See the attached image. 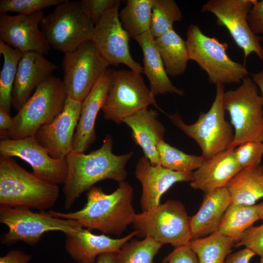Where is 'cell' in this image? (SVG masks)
<instances>
[{
  "instance_id": "1",
  "label": "cell",
  "mask_w": 263,
  "mask_h": 263,
  "mask_svg": "<svg viewBox=\"0 0 263 263\" xmlns=\"http://www.w3.org/2000/svg\"><path fill=\"white\" fill-rule=\"evenodd\" d=\"M113 138L107 134L101 147L88 154L72 150L66 156L67 173L63 185L64 206L71 208L84 192L97 182L112 179L118 183L125 181L126 165L133 155L129 153L115 155L112 151Z\"/></svg>"
},
{
  "instance_id": "21",
  "label": "cell",
  "mask_w": 263,
  "mask_h": 263,
  "mask_svg": "<svg viewBox=\"0 0 263 263\" xmlns=\"http://www.w3.org/2000/svg\"><path fill=\"white\" fill-rule=\"evenodd\" d=\"M137 233L134 230L122 238L114 239L105 234H94L82 227L77 232L65 234V247L77 263H95L101 254L117 253L123 245L136 236Z\"/></svg>"
},
{
  "instance_id": "7",
  "label": "cell",
  "mask_w": 263,
  "mask_h": 263,
  "mask_svg": "<svg viewBox=\"0 0 263 263\" xmlns=\"http://www.w3.org/2000/svg\"><path fill=\"white\" fill-rule=\"evenodd\" d=\"M223 106L234 129V139L228 149H235L248 142H262L263 101L258 87L250 77L244 78L236 89L224 92Z\"/></svg>"
},
{
  "instance_id": "12",
  "label": "cell",
  "mask_w": 263,
  "mask_h": 263,
  "mask_svg": "<svg viewBox=\"0 0 263 263\" xmlns=\"http://www.w3.org/2000/svg\"><path fill=\"white\" fill-rule=\"evenodd\" d=\"M109 65L91 39L64 54L62 81L67 96L82 102Z\"/></svg>"
},
{
  "instance_id": "15",
  "label": "cell",
  "mask_w": 263,
  "mask_h": 263,
  "mask_svg": "<svg viewBox=\"0 0 263 263\" xmlns=\"http://www.w3.org/2000/svg\"><path fill=\"white\" fill-rule=\"evenodd\" d=\"M0 154L20 158L31 166L34 174L45 181L57 186L65 182L67 173L66 158H52L35 136L0 140Z\"/></svg>"
},
{
  "instance_id": "37",
  "label": "cell",
  "mask_w": 263,
  "mask_h": 263,
  "mask_svg": "<svg viewBox=\"0 0 263 263\" xmlns=\"http://www.w3.org/2000/svg\"><path fill=\"white\" fill-rule=\"evenodd\" d=\"M237 247L244 246L255 255L263 257V224L257 226H251L243 234L236 244Z\"/></svg>"
},
{
  "instance_id": "32",
  "label": "cell",
  "mask_w": 263,
  "mask_h": 263,
  "mask_svg": "<svg viewBox=\"0 0 263 263\" xmlns=\"http://www.w3.org/2000/svg\"><path fill=\"white\" fill-rule=\"evenodd\" d=\"M163 245L150 237L131 239L116 254L115 263H154V258Z\"/></svg>"
},
{
  "instance_id": "41",
  "label": "cell",
  "mask_w": 263,
  "mask_h": 263,
  "mask_svg": "<svg viewBox=\"0 0 263 263\" xmlns=\"http://www.w3.org/2000/svg\"><path fill=\"white\" fill-rule=\"evenodd\" d=\"M31 255L19 250H12L0 257V263H29Z\"/></svg>"
},
{
  "instance_id": "13",
  "label": "cell",
  "mask_w": 263,
  "mask_h": 263,
  "mask_svg": "<svg viewBox=\"0 0 263 263\" xmlns=\"http://www.w3.org/2000/svg\"><path fill=\"white\" fill-rule=\"evenodd\" d=\"M254 0H209L202 7V12H210L216 17L217 26L228 31L237 45L244 52V62L252 53L263 60L262 37L255 34L247 21Z\"/></svg>"
},
{
  "instance_id": "39",
  "label": "cell",
  "mask_w": 263,
  "mask_h": 263,
  "mask_svg": "<svg viewBox=\"0 0 263 263\" xmlns=\"http://www.w3.org/2000/svg\"><path fill=\"white\" fill-rule=\"evenodd\" d=\"M162 263H199L195 252L188 244L174 247Z\"/></svg>"
},
{
  "instance_id": "10",
  "label": "cell",
  "mask_w": 263,
  "mask_h": 263,
  "mask_svg": "<svg viewBox=\"0 0 263 263\" xmlns=\"http://www.w3.org/2000/svg\"><path fill=\"white\" fill-rule=\"evenodd\" d=\"M190 217L180 201L169 200L146 211L136 214L132 225L137 236L150 237L162 245H187L192 240Z\"/></svg>"
},
{
  "instance_id": "49",
  "label": "cell",
  "mask_w": 263,
  "mask_h": 263,
  "mask_svg": "<svg viewBox=\"0 0 263 263\" xmlns=\"http://www.w3.org/2000/svg\"><path fill=\"white\" fill-rule=\"evenodd\" d=\"M261 167V169L262 170V171L263 172V166H262V167Z\"/></svg>"
},
{
  "instance_id": "11",
  "label": "cell",
  "mask_w": 263,
  "mask_h": 263,
  "mask_svg": "<svg viewBox=\"0 0 263 263\" xmlns=\"http://www.w3.org/2000/svg\"><path fill=\"white\" fill-rule=\"evenodd\" d=\"M150 105L158 108L155 96L140 73L113 70L112 86L102 108L105 119L120 124Z\"/></svg>"
},
{
  "instance_id": "43",
  "label": "cell",
  "mask_w": 263,
  "mask_h": 263,
  "mask_svg": "<svg viewBox=\"0 0 263 263\" xmlns=\"http://www.w3.org/2000/svg\"><path fill=\"white\" fill-rule=\"evenodd\" d=\"M10 113L0 108V137L1 140L9 139V132L12 126Z\"/></svg>"
},
{
  "instance_id": "29",
  "label": "cell",
  "mask_w": 263,
  "mask_h": 263,
  "mask_svg": "<svg viewBox=\"0 0 263 263\" xmlns=\"http://www.w3.org/2000/svg\"><path fill=\"white\" fill-rule=\"evenodd\" d=\"M235 243L216 231L207 236L191 240L188 245L199 263H225Z\"/></svg>"
},
{
  "instance_id": "33",
  "label": "cell",
  "mask_w": 263,
  "mask_h": 263,
  "mask_svg": "<svg viewBox=\"0 0 263 263\" xmlns=\"http://www.w3.org/2000/svg\"><path fill=\"white\" fill-rule=\"evenodd\" d=\"M160 164L169 169L180 172H193L203 163L202 156L187 154L171 146L164 140L158 145Z\"/></svg>"
},
{
  "instance_id": "28",
  "label": "cell",
  "mask_w": 263,
  "mask_h": 263,
  "mask_svg": "<svg viewBox=\"0 0 263 263\" xmlns=\"http://www.w3.org/2000/svg\"><path fill=\"white\" fill-rule=\"evenodd\" d=\"M260 204L246 205L232 203L224 213L217 231L235 243L244 233L260 219Z\"/></svg>"
},
{
  "instance_id": "42",
  "label": "cell",
  "mask_w": 263,
  "mask_h": 263,
  "mask_svg": "<svg viewBox=\"0 0 263 263\" xmlns=\"http://www.w3.org/2000/svg\"><path fill=\"white\" fill-rule=\"evenodd\" d=\"M255 254L250 249L244 248L235 253L230 254L226 257L225 263H249Z\"/></svg>"
},
{
  "instance_id": "44",
  "label": "cell",
  "mask_w": 263,
  "mask_h": 263,
  "mask_svg": "<svg viewBox=\"0 0 263 263\" xmlns=\"http://www.w3.org/2000/svg\"><path fill=\"white\" fill-rule=\"evenodd\" d=\"M116 254L115 253H106L99 255L96 263H115Z\"/></svg>"
},
{
  "instance_id": "48",
  "label": "cell",
  "mask_w": 263,
  "mask_h": 263,
  "mask_svg": "<svg viewBox=\"0 0 263 263\" xmlns=\"http://www.w3.org/2000/svg\"><path fill=\"white\" fill-rule=\"evenodd\" d=\"M261 141H262V143H263V133L262 135Z\"/></svg>"
},
{
  "instance_id": "38",
  "label": "cell",
  "mask_w": 263,
  "mask_h": 263,
  "mask_svg": "<svg viewBox=\"0 0 263 263\" xmlns=\"http://www.w3.org/2000/svg\"><path fill=\"white\" fill-rule=\"evenodd\" d=\"M117 0H82L81 5L95 25L102 16L116 2Z\"/></svg>"
},
{
  "instance_id": "26",
  "label": "cell",
  "mask_w": 263,
  "mask_h": 263,
  "mask_svg": "<svg viewBox=\"0 0 263 263\" xmlns=\"http://www.w3.org/2000/svg\"><path fill=\"white\" fill-rule=\"evenodd\" d=\"M226 187L232 203L254 205L263 198V172L260 166L242 169Z\"/></svg>"
},
{
  "instance_id": "18",
  "label": "cell",
  "mask_w": 263,
  "mask_h": 263,
  "mask_svg": "<svg viewBox=\"0 0 263 263\" xmlns=\"http://www.w3.org/2000/svg\"><path fill=\"white\" fill-rule=\"evenodd\" d=\"M193 172H180L152 165L143 156L135 169V175L142 186L140 206L142 211L150 210L160 204V199L174 184L191 182Z\"/></svg>"
},
{
  "instance_id": "8",
  "label": "cell",
  "mask_w": 263,
  "mask_h": 263,
  "mask_svg": "<svg viewBox=\"0 0 263 263\" xmlns=\"http://www.w3.org/2000/svg\"><path fill=\"white\" fill-rule=\"evenodd\" d=\"M0 223L8 227L0 237L6 246L22 242L34 246L47 232L59 231L64 234L74 233L83 227L77 222L56 217L45 211L35 212L30 209L0 206Z\"/></svg>"
},
{
  "instance_id": "46",
  "label": "cell",
  "mask_w": 263,
  "mask_h": 263,
  "mask_svg": "<svg viewBox=\"0 0 263 263\" xmlns=\"http://www.w3.org/2000/svg\"><path fill=\"white\" fill-rule=\"evenodd\" d=\"M259 217L260 219L263 221V202L260 204Z\"/></svg>"
},
{
  "instance_id": "24",
  "label": "cell",
  "mask_w": 263,
  "mask_h": 263,
  "mask_svg": "<svg viewBox=\"0 0 263 263\" xmlns=\"http://www.w3.org/2000/svg\"><path fill=\"white\" fill-rule=\"evenodd\" d=\"M232 202L226 187L205 193L199 209L190 217L192 240L217 231L224 213Z\"/></svg>"
},
{
  "instance_id": "6",
  "label": "cell",
  "mask_w": 263,
  "mask_h": 263,
  "mask_svg": "<svg viewBox=\"0 0 263 263\" xmlns=\"http://www.w3.org/2000/svg\"><path fill=\"white\" fill-rule=\"evenodd\" d=\"M215 86L216 95L211 106L207 113L201 112L195 123L186 124L177 112L167 114L173 125L199 145L205 159L228 149L234 137L232 126L225 117L224 86Z\"/></svg>"
},
{
  "instance_id": "34",
  "label": "cell",
  "mask_w": 263,
  "mask_h": 263,
  "mask_svg": "<svg viewBox=\"0 0 263 263\" xmlns=\"http://www.w3.org/2000/svg\"><path fill=\"white\" fill-rule=\"evenodd\" d=\"M181 11L173 0H153L150 32L155 38L173 29L182 19Z\"/></svg>"
},
{
  "instance_id": "27",
  "label": "cell",
  "mask_w": 263,
  "mask_h": 263,
  "mask_svg": "<svg viewBox=\"0 0 263 263\" xmlns=\"http://www.w3.org/2000/svg\"><path fill=\"white\" fill-rule=\"evenodd\" d=\"M155 41L167 75L178 76L183 74L189 60L186 41L172 29Z\"/></svg>"
},
{
  "instance_id": "14",
  "label": "cell",
  "mask_w": 263,
  "mask_h": 263,
  "mask_svg": "<svg viewBox=\"0 0 263 263\" xmlns=\"http://www.w3.org/2000/svg\"><path fill=\"white\" fill-rule=\"evenodd\" d=\"M120 1L108 10L94 25L91 40L99 52L110 64H123L131 70L138 73L143 67L131 55L130 36L124 29L119 17Z\"/></svg>"
},
{
  "instance_id": "4",
  "label": "cell",
  "mask_w": 263,
  "mask_h": 263,
  "mask_svg": "<svg viewBox=\"0 0 263 263\" xmlns=\"http://www.w3.org/2000/svg\"><path fill=\"white\" fill-rule=\"evenodd\" d=\"M67 97L63 81L53 75L48 77L12 117L9 139L35 136L42 126L51 123L62 112Z\"/></svg>"
},
{
  "instance_id": "17",
  "label": "cell",
  "mask_w": 263,
  "mask_h": 263,
  "mask_svg": "<svg viewBox=\"0 0 263 263\" xmlns=\"http://www.w3.org/2000/svg\"><path fill=\"white\" fill-rule=\"evenodd\" d=\"M81 103L67 96L62 112L37 132L35 137L52 158H66L73 150L74 132L79 120Z\"/></svg>"
},
{
  "instance_id": "47",
  "label": "cell",
  "mask_w": 263,
  "mask_h": 263,
  "mask_svg": "<svg viewBox=\"0 0 263 263\" xmlns=\"http://www.w3.org/2000/svg\"><path fill=\"white\" fill-rule=\"evenodd\" d=\"M259 263H263V257L261 258L260 261Z\"/></svg>"
},
{
  "instance_id": "30",
  "label": "cell",
  "mask_w": 263,
  "mask_h": 263,
  "mask_svg": "<svg viewBox=\"0 0 263 263\" xmlns=\"http://www.w3.org/2000/svg\"><path fill=\"white\" fill-rule=\"evenodd\" d=\"M153 0H128L119 13L122 26L133 38L150 31Z\"/></svg>"
},
{
  "instance_id": "45",
  "label": "cell",
  "mask_w": 263,
  "mask_h": 263,
  "mask_svg": "<svg viewBox=\"0 0 263 263\" xmlns=\"http://www.w3.org/2000/svg\"><path fill=\"white\" fill-rule=\"evenodd\" d=\"M252 80L259 88L261 92V97L263 107V70L252 75Z\"/></svg>"
},
{
  "instance_id": "3",
  "label": "cell",
  "mask_w": 263,
  "mask_h": 263,
  "mask_svg": "<svg viewBox=\"0 0 263 263\" xmlns=\"http://www.w3.org/2000/svg\"><path fill=\"white\" fill-rule=\"evenodd\" d=\"M59 191L58 186L27 171L12 157L0 155V206L45 211L55 205Z\"/></svg>"
},
{
  "instance_id": "23",
  "label": "cell",
  "mask_w": 263,
  "mask_h": 263,
  "mask_svg": "<svg viewBox=\"0 0 263 263\" xmlns=\"http://www.w3.org/2000/svg\"><path fill=\"white\" fill-rule=\"evenodd\" d=\"M158 113L143 109L123 120L132 131V137L152 165L160 164L158 145L164 140L165 128L158 120Z\"/></svg>"
},
{
  "instance_id": "31",
  "label": "cell",
  "mask_w": 263,
  "mask_h": 263,
  "mask_svg": "<svg viewBox=\"0 0 263 263\" xmlns=\"http://www.w3.org/2000/svg\"><path fill=\"white\" fill-rule=\"evenodd\" d=\"M23 52L0 40V54L4 58L0 74V108L10 113L12 93L19 61Z\"/></svg>"
},
{
  "instance_id": "19",
  "label": "cell",
  "mask_w": 263,
  "mask_h": 263,
  "mask_svg": "<svg viewBox=\"0 0 263 263\" xmlns=\"http://www.w3.org/2000/svg\"><path fill=\"white\" fill-rule=\"evenodd\" d=\"M113 70L108 68L81 103L80 116L73 141V150L84 153L95 141L94 126L111 89Z\"/></svg>"
},
{
  "instance_id": "35",
  "label": "cell",
  "mask_w": 263,
  "mask_h": 263,
  "mask_svg": "<svg viewBox=\"0 0 263 263\" xmlns=\"http://www.w3.org/2000/svg\"><path fill=\"white\" fill-rule=\"evenodd\" d=\"M66 0H0V13L15 12L20 15H29L44 8L57 6Z\"/></svg>"
},
{
  "instance_id": "22",
  "label": "cell",
  "mask_w": 263,
  "mask_h": 263,
  "mask_svg": "<svg viewBox=\"0 0 263 263\" xmlns=\"http://www.w3.org/2000/svg\"><path fill=\"white\" fill-rule=\"evenodd\" d=\"M242 169L236 159L235 149H228L205 159L193 172L190 186L207 193L226 187Z\"/></svg>"
},
{
  "instance_id": "20",
  "label": "cell",
  "mask_w": 263,
  "mask_h": 263,
  "mask_svg": "<svg viewBox=\"0 0 263 263\" xmlns=\"http://www.w3.org/2000/svg\"><path fill=\"white\" fill-rule=\"evenodd\" d=\"M56 66L44 55L35 52L23 53L20 59L12 93L13 108L19 111L39 85L52 75Z\"/></svg>"
},
{
  "instance_id": "36",
  "label": "cell",
  "mask_w": 263,
  "mask_h": 263,
  "mask_svg": "<svg viewBox=\"0 0 263 263\" xmlns=\"http://www.w3.org/2000/svg\"><path fill=\"white\" fill-rule=\"evenodd\" d=\"M236 159L241 168L260 166L263 155V143L251 141L235 149Z\"/></svg>"
},
{
  "instance_id": "2",
  "label": "cell",
  "mask_w": 263,
  "mask_h": 263,
  "mask_svg": "<svg viewBox=\"0 0 263 263\" xmlns=\"http://www.w3.org/2000/svg\"><path fill=\"white\" fill-rule=\"evenodd\" d=\"M133 197V188L125 181L118 183V188L110 194L105 193L100 187H92L87 193L84 206L77 211L49 212L56 217L75 221L83 227L120 236L132 224L136 214Z\"/></svg>"
},
{
  "instance_id": "40",
  "label": "cell",
  "mask_w": 263,
  "mask_h": 263,
  "mask_svg": "<svg viewBox=\"0 0 263 263\" xmlns=\"http://www.w3.org/2000/svg\"><path fill=\"white\" fill-rule=\"evenodd\" d=\"M247 21L250 29L255 34H263V0H254Z\"/></svg>"
},
{
  "instance_id": "16",
  "label": "cell",
  "mask_w": 263,
  "mask_h": 263,
  "mask_svg": "<svg viewBox=\"0 0 263 263\" xmlns=\"http://www.w3.org/2000/svg\"><path fill=\"white\" fill-rule=\"evenodd\" d=\"M44 16L42 10L29 15L0 13V40L23 53L48 54L50 45L39 27Z\"/></svg>"
},
{
  "instance_id": "25",
  "label": "cell",
  "mask_w": 263,
  "mask_h": 263,
  "mask_svg": "<svg viewBox=\"0 0 263 263\" xmlns=\"http://www.w3.org/2000/svg\"><path fill=\"white\" fill-rule=\"evenodd\" d=\"M140 46L143 54V73L150 83V89L155 96L166 93L184 95V91L175 87L169 79L155 38L150 31L133 38Z\"/></svg>"
},
{
  "instance_id": "9",
  "label": "cell",
  "mask_w": 263,
  "mask_h": 263,
  "mask_svg": "<svg viewBox=\"0 0 263 263\" xmlns=\"http://www.w3.org/2000/svg\"><path fill=\"white\" fill-rule=\"evenodd\" d=\"M94 27L80 1L68 0L44 16L39 25L50 46L64 54L91 39Z\"/></svg>"
},
{
  "instance_id": "5",
  "label": "cell",
  "mask_w": 263,
  "mask_h": 263,
  "mask_svg": "<svg viewBox=\"0 0 263 263\" xmlns=\"http://www.w3.org/2000/svg\"><path fill=\"white\" fill-rule=\"evenodd\" d=\"M186 42L189 60L195 61L207 73L210 83H239L247 77L245 67L227 55V43L205 35L198 25L188 27Z\"/></svg>"
}]
</instances>
